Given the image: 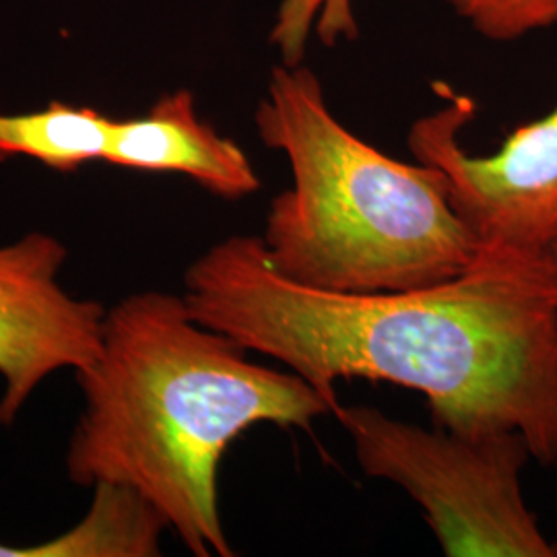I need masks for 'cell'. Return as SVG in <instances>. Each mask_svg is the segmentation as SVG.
Instances as JSON below:
<instances>
[{"instance_id": "cell-1", "label": "cell", "mask_w": 557, "mask_h": 557, "mask_svg": "<svg viewBox=\"0 0 557 557\" xmlns=\"http://www.w3.org/2000/svg\"><path fill=\"white\" fill-rule=\"evenodd\" d=\"M200 324L306 380L337 413L338 380L418 391L458 434L518 432L557 465V260L481 248L436 285L335 294L281 277L260 236H227L184 273Z\"/></svg>"}, {"instance_id": "cell-2", "label": "cell", "mask_w": 557, "mask_h": 557, "mask_svg": "<svg viewBox=\"0 0 557 557\" xmlns=\"http://www.w3.org/2000/svg\"><path fill=\"white\" fill-rule=\"evenodd\" d=\"M75 374L85 407L69 479L131 487L197 557L234 556L220 512L221 458L234 440L257 423L310 430L331 413L301 376L250 361L165 292L114 304L98 358Z\"/></svg>"}, {"instance_id": "cell-3", "label": "cell", "mask_w": 557, "mask_h": 557, "mask_svg": "<svg viewBox=\"0 0 557 557\" xmlns=\"http://www.w3.org/2000/svg\"><path fill=\"white\" fill-rule=\"evenodd\" d=\"M255 124L294 178L260 234L281 277L320 292L379 294L436 285L478 259L481 246L438 168L395 160L359 139L304 62L273 69Z\"/></svg>"}, {"instance_id": "cell-4", "label": "cell", "mask_w": 557, "mask_h": 557, "mask_svg": "<svg viewBox=\"0 0 557 557\" xmlns=\"http://www.w3.org/2000/svg\"><path fill=\"white\" fill-rule=\"evenodd\" d=\"M366 475L393 481L423 510L448 557H557L522 494L533 458L518 432L425 430L374 407L341 405Z\"/></svg>"}, {"instance_id": "cell-5", "label": "cell", "mask_w": 557, "mask_h": 557, "mask_svg": "<svg viewBox=\"0 0 557 557\" xmlns=\"http://www.w3.org/2000/svg\"><path fill=\"white\" fill-rule=\"evenodd\" d=\"M462 96L413 122L416 161L438 168L448 197L481 248L552 250L557 239V103L512 131L490 156H473L460 131L473 120Z\"/></svg>"}, {"instance_id": "cell-6", "label": "cell", "mask_w": 557, "mask_h": 557, "mask_svg": "<svg viewBox=\"0 0 557 557\" xmlns=\"http://www.w3.org/2000/svg\"><path fill=\"white\" fill-rule=\"evenodd\" d=\"M62 239L29 232L0 246V425H11L41 382L98 358L106 308L71 296L60 271Z\"/></svg>"}, {"instance_id": "cell-7", "label": "cell", "mask_w": 557, "mask_h": 557, "mask_svg": "<svg viewBox=\"0 0 557 557\" xmlns=\"http://www.w3.org/2000/svg\"><path fill=\"white\" fill-rule=\"evenodd\" d=\"M103 161L135 172L182 174L225 200L260 188L252 161L236 140L200 119L188 89L161 96L143 116L116 119Z\"/></svg>"}, {"instance_id": "cell-8", "label": "cell", "mask_w": 557, "mask_h": 557, "mask_svg": "<svg viewBox=\"0 0 557 557\" xmlns=\"http://www.w3.org/2000/svg\"><path fill=\"white\" fill-rule=\"evenodd\" d=\"M87 515L62 535L36 545L0 543V557H158L168 522L160 512L116 483H98Z\"/></svg>"}, {"instance_id": "cell-9", "label": "cell", "mask_w": 557, "mask_h": 557, "mask_svg": "<svg viewBox=\"0 0 557 557\" xmlns=\"http://www.w3.org/2000/svg\"><path fill=\"white\" fill-rule=\"evenodd\" d=\"M114 122L96 108L64 101L23 114L0 108V161L29 158L57 172H77L106 160Z\"/></svg>"}, {"instance_id": "cell-10", "label": "cell", "mask_w": 557, "mask_h": 557, "mask_svg": "<svg viewBox=\"0 0 557 557\" xmlns=\"http://www.w3.org/2000/svg\"><path fill=\"white\" fill-rule=\"evenodd\" d=\"M358 32L354 0H281L269 41L283 64H299L312 38L335 48Z\"/></svg>"}, {"instance_id": "cell-11", "label": "cell", "mask_w": 557, "mask_h": 557, "mask_svg": "<svg viewBox=\"0 0 557 557\" xmlns=\"http://www.w3.org/2000/svg\"><path fill=\"white\" fill-rule=\"evenodd\" d=\"M479 36L515 41L557 25V0H440Z\"/></svg>"}, {"instance_id": "cell-12", "label": "cell", "mask_w": 557, "mask_h": 557, "mask_svg": "<svg viewBox=\"0 0 557 557\" xmlns=\"http://www.w3.org/2000/svg\"><path fill=\"white\" fill-rule=\"evenodd\" d=\"M552 252H554V257H556V260H557V239H556V244H554V248H552Z\"/></svg>"}]
</instances>
